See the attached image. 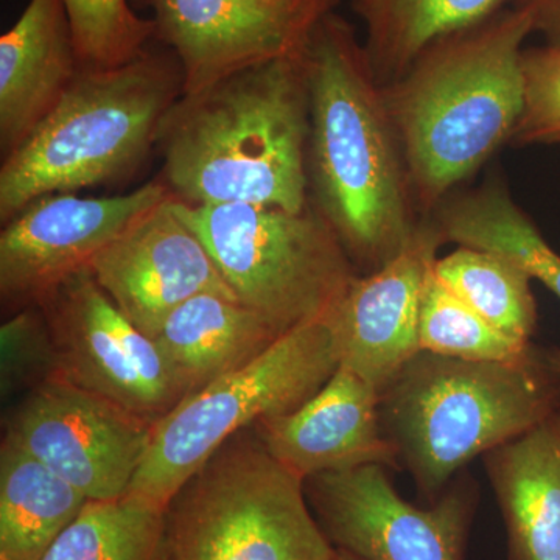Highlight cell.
<instances>
[{
    "label": "cell",
    "instance_id": "obj_5",
    "mask_svg": "<svg viewBox=\"0 0 560 560\" xmlns=\"http://www.w3.org/2000/svg\"><path fill=\"white\" fill-rule=\"evenodd\" d=\"M183 94V68L167 46L150 44L117 68L81 69L38 130L3 158L0 221L9 223L47 195L73 194L138 171Z\"/></svg>",
    "mask_w": 560,
    "mask_h": 560
},
{
    "label": "cell",
    "instance_id": "obj_6",
    "mask_svg": "<svg viewBox=\"0 0 560 560\" xmlns=\"http://www.w3.org/2000/svg\"><path fill=\"white\" fill-rule=\"evenodd\" d=\"M304 480L254 427L210 456L164 511L162 560H331Z\"/></svg>",
    "mask_w": 560,
    "mask_h": 560
},
{
    "label": "cell",
    "instance_id": "obj_7",
    "mask_svg": "<svg viewBox=\"0 0 560 560\" xmlns=\"http://www.w3.org/2000/svg\"><path fill=\"white\" fill-rule=\"evenodd\" d=\"M180 219L200 237L238 302L280 335L326 319L355 278L353 261L318 209L226 202L187 205Z\"/></svg>",
    "mask_w": 560,
    "mask_h": 560
},
{
    "label": "cell",
    "instance_id": "obj_25",
    "mask_svg": "<svg viewBox=\"0 0 560 560\" xmlns=\"http://www.w3.org/2000/svg\"><path fill=\"white\" fill-rule=\"evenodd\" d=\"M529 345L511 340L490 326L431 268L420 296V350L464 360H508Z\"/></svg>",
    "mask_w": 560,
    "mask_h": 560
},
{
    "label": "cell",
    "instance_id": "obj_1",
    "mask_svg": "<svg viewBox=\"0 0 560 560\" xmlns=\"http://www.w3.org/2000/svg\"><path fill=\"white\" fill-rule=\"evenodd\" d=\"M311 91L305 50L183 94L158 135L162 183L187 205L307 208Z\"/></svg>",
    "mask_w": 560,
    "mask_h": 560
},
{
    "label": "cell",
    "instance_id": "obj_2",
    "mask_svg": "<svg viewBox=\"0 0 560 560\" xmlns=\"http://www.w3.org/2000/svg\"><path fill=\"white\" fill-rule=\"evenodd\" d=\"M308 176L316 209L368 272L400 253L419 224L399 138L366 51L348 22L324 16L305 47Z\"/></svg>",
    "mask_w": 560,
    "mask_h": 560
},
{
    "label": "cell",
    "instance_id": "obj_14",
    "mask_svg": "<svg viewBox=\"0 0 560 560\" xmlns=\"http://www.w3.org/2000/svg\"><path fill=\"white\" fill-rule=\"evenodd\" d=\"M90 270L119 311L150 338L176 307L198 294L237 300L200 237L180 219L173 195L121 232Z\"/></svg>",
    "mask_w": 560,
    "mask_h": 560
},
{
    "label": "cell",
    "instance_id": "obj_4",
    "mask_svg": "<svg viewBox=\"0 0 560 560\" xmlns=\"http://www.w3.org/2000/svg\"><path fill=\"white\" fill-rule=\"evenodd\" d=\"M559 411L560 346L534 341L508 360L419 350L381 394L383 431L431 503L471 459Z\"/></svg>",
    "mask_w": 560,
    "mask_h": 560
},
{
    "label": "cell",
    "instance_id": "obj_22",
    "mask_svg": "<svg viewBox=\"0 0 560 560\" xmlns=\"http://www.w3.org/2000/svg\"><path fill=\"white\" fill-rule=\"evenodd\" d=\"M436 226L444 242L490 250L521 265L560 301V254L503 187L488 186L448 202Z\"/></svg>",
    "mask_w": 560,
    "mask_h": 560
},
{
    "label": "cell",
    "instance_id": "obj_23",
    "mask_svg": "<svg viewBox=\"0 0 560 560\" xmlns=\"http://www.w3.org/2000/svg\"><path fill=\"white\" fill-rule=\"evenodd\" d=\"M438 276L460 300L511 340L528 345L537 327L530 276L508 257L459 246L433 265Z\"/></svg>",
    "mask_w": 560,
    "mask_h": 560
},
{
    "label": "cell",
    "instance_id": "obj_13",
    "mask_svg": "<svg viewBox=\"0 0 560 560\" xmlns=\"http://www.w3.org/2000/svg\"><path fill=\"white\" fill-rule=\"evenodd\" d=\"M154 39L179 60L184 94L300 55L338 0H149Z\"/></svg>",
    "mask_w": 560,
    "mask_h": 560
},
{
    "label": "cell",
    "instance_id": "obj_28",
    "mask_svg": "<svg viewBox=\"0 0 560 560\" xmlns=\"http://www.w3.org/2000/svg\"><path fill=\"white\" fill-rule=\"evenodd\" d=\"M522 70L525 105L511 139L560 142V44L523 50Z\"/></svg>",
    "mask_w": 560,
    "mask_h": 560
},
{
    "label": "cell",
    "instance_id": "obj_19",
    "mask_svg": "<svg viewBox=\"0 0 560 560\" xmlns=\"http://www.w3.org/2000/svg\"><path fill=\"white\" fill-rule=\"evenodd\" d=\"M280 337L268 320L234 298L202 293L176 307L153 340L189 397L241 370Z\"/></svg>",
    "mask_w": 560,
    "mask_h": 560
},
{
    "label": "cell",
    "instance_id": "obj_8",
    "mask_svg": "<svg viewBox=\"0 0 560 560\" xmlns=\"http://www.w3.org/2000/svg\"><path fill=\"white\" fill-rule=\"evenodd\" d=\"M340 368V350L320 319L282 335L257 359L176 405L154 423L127 495L165 510L173 495L234 434L298 410Z\"/></svg>",
    "mask_w": 560,
    "mask_h": 560
},
{
    "label": "cell",
    "instance_id": "obj_21",
    "mask_svg": "<svg viewBox=\"0 0 560 560\" xmlns=\"http://www.w3.org/2000/svg\"><path fill=\"white\" fill-rule=\"evenodd\" d=\"M508 0H355L378 86L399 81L434 44L469 31L504 10Z\"/></svg>",
    "mask_w": 560,
    "mask_h": 560
},
{
    "label": "cell",
    "instance_id": "obj_10",
    "mask_svg": "<svg viewBox=\"0 0 560 560\" xmlns=\"http://www.w3.org/2000/svg\"><path fill=\"white\" fill-rule=\"evenodd\" d=\"M385 469L372 464L304 481L330 544L361 560H466L477 482L464 475L422 510L401 499Z\"/></svg>",
    "mask_w": 560,
    "mask_h": 560
},
{
    "label": "cell",
    "instance_id": "obj_11",
    "mask_svg": "<svg viewBox=\"0 0 560 560\" xmlns=\"http://www.w3.org/2000/svg\"><path fill=\"white\" fill-rule=\"evenodd\" d=\"M5 436L88 500H119L138 474L154 423L62 378L10 405Z\"/></svg>",
    "mask_w": 560,
    "mask_h": 560
},
{
    "label": "cell",
    "instance_id": "obj_9",
    "mask_svg": "<svg viewBox=\"0 0 560 560\" xmlns=\"http://www.w3.org/2000/svg\"><path fill=\"white\" fill-rule=\"evenodd\" d=\"M58 359V378L160 422L187 390L158 342L140 331L90 268L40 298Z\"/></svg>",
    "mask_w": 560,
    "mask_h": 560
},
{
    "label": "cell",
    "instance_id": "obj_12",
    "mask_svg": "<svg viewBox=\"0 0 560 560\" xmlns=\"http://www.w3.org/2000/svg\"><path fill=\"white\" fill-rule=\"evenodd\" d=\"M171 195L156 180L116 197L55 194L33 201L0 232L3 311L13 315L38 304L62 280L90 268L121 232Z\"/></svg>",
    "mask_w": 560,
    "mask_h": 560
},
{
    "label": "cell",
    "instance_id": "obj_29",
    "mask_svg": "<svg viewBox=\"0 0 560 560\" xmlns=\"http://www.w3.org/2000/svg\"><path fill=\"white\" fill-rule=\"evenodd\" d=\"M515 7L533 16L534 32L544 33L550 44H560V0H515Z\"/></svg>",
    "mask_w": 560,
    "mask_h": 560
},
{
    "label": "cell",
    "instance_id": "obj_15",
    "mask_svg": "<svg viewBox=\"0 0 560 560\" xmlns=\"http://www.w3.org/2000/svg\"><path fill=\"white\" fill-rule=\"evenodd\" d=\"M442 243L436 224H419L408 245L381 270L355 276L327 316L341 366L378 394L420 350V296Z\"/></svg>",
    "mask_w": 560,
    "mask_h": 560
},
{
    "label": "cell",
    "instance_id": "obj_17",
    "mask_svg": "<svg viewBox=\"0 0 560 560\" xmlns=\"http://www.w3.org/2000/svg\"><path fill=\"white\" fill-rule=\"evenodd\" d=\"M81 69L65 0H31L0 38L2 160L38 130Z\"/></svg>",
    "mask_w": 560,
    "mask_h": 560
},
{
    "label": "cell",
    "instance_id": "obj_26",
    "mask_svg": "<svg viewBox=\"0 0 560 560\" xmlns=\"http://www.w3.org/2000/svg\"><path fill=\"white\" fill-rule=\"evenodd\" d=\"M83 69H109L139 57L154 39L153 20L128 0H65Z\"/></svg>",
    "mask_w": 560,
    "mask_h": 560
},
{
    "label": "cell",
    "instance_id": "obj_20",
    "mask_svg": "<svg viewBox=\"0 0 560 560\" xmlns=\"http://www.w3.org/2000/svg\"><path fill=\"white\" fill-rule=\"evenodd\" d=\"M86 497L3 434L0 447V560H40Z\"/></svg>",
    "mask_w": 560,
    "mask_h": 560
},
{
    "label": "cell",
    "instance_id": "obj_24",
    "mask_svg": "<svg viewBox=\"0 0 560 560\" xmlns=\"http://www.w3.org/2000/svg\"><path fill=\"white\" fill-rule=\"evenodd\" d=\"M164 511L132 495L88 500L40 560H162Z\"/></svg>",
    "mask_w": 560,
    "mask_h": 560
},
{
    "label": "cell",
    "instance_id": "obj_3",
    "mask_svg": "<svg viewBox=\"0 0 560 560\" xmlns=\"http://www.w3.org/2000/svg\"><path fill=\"white\" fill-rule=\"evenodd\" d=\"M533 32V16L514 5L434 44L382 88L411 194L423 208L514 135L525 105L522 46Z\"/></svg>",
    "mask_w": 560,
    "mask_h": 560
},
{
    "label": "cell",
    "instance_id": "obj_16",
    "mask_svg": "<svg viewBox=\"0 0 560 560\" xmlns=\"http://www.w3.org/2000/svg\"><path fill=\"white\" fill-rule=\"evenodd\" d=\"M254 430L272 458L304 481L326 471L400 463L383 431L381 394L341 364L315 397L298 410L259 420Z\"/></svg>",
    "mask_w": 560,
    "mask_h": 560
},
{
    "label": "cell",
    "instance_id": "obj_18",
    "mask_svg": "<svg viewBox=\"0 0 560 560\" xmlns=\"http://www.w3.org/2000/svg\"><path fill=\"white\" fill-rule=\"evenodd\" d=\"M508 560H560V411L486 453Z\"/></svg>",
    "mask_w": 560,
    "mask_h": 560
},
{
    "label": "cell",
    "instance_id": "obj_30",
    "mask_svg": "<svg viewBox=\"0 0 560 560\" xmlns=\"http://www.w3.org/2000/svg\"><path fill=\"white\" fill-rule=\"evenodd\" d=\"M337 550V548H335ZM331 560H361L357 558V556L350 555V552L345 550H337L335 551L334 559Z\"/></svg>",
    "mask_w": 560,
    "mask_h": 560
},
{
    "label": "cell",
    "instance_id": "obj_27",
    "mask_svg": "<svg viewBox=\"0 0 560 560\" xmlns=\"http://www.w3.org/2000/svg\"><path fill=\"white\" fill-rule=\"evenodd\" d=\"M58 377L57 349L38 305L13 313L0 327V394L13 405Z\"/></svg>",
    "mask_w": 560,
    "mask_h": 560
}]
</instances>
